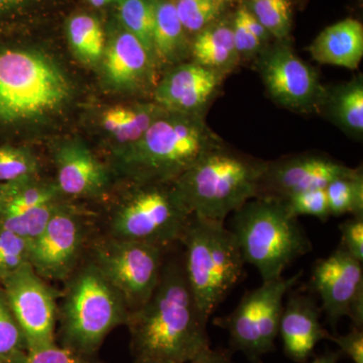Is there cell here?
Listing matches in <instances>:
<instances>
[{
  "label": "cell",
  "instance_id": "35",
  "mask_svg": "<svg viewBox=\"0 0 363 363\" xmlns=\"http://www.w3.org/2000/svg\"><path fill=\"white\" fill-rule=\"evenodd\" d=\"M285 203L289 211L297 218L301 215H310L320 220L327 221L331 217L325 188L297 193L286 199Z\"/></svg>",
  "mask_w": 363,
  "mask_h": 363
},
{
  "label": "cell",
  "instance_id": "24",
  "mask_svg": "<svg viewBox=\"0 0 363 363\" xmlns=\"http://www.w3.org/2000/svg\"><path fill=\"white\" fill-rule=\"evenodd\" d=\"M166 113L167 111L156 102L131 106L119 105L104 112L102 123L117 142L124 145L125 150L138 142L147 128Z\"/></svg>",
  "mask_w": 363,
  "mask_h": 363
},
{
  "label": "cell",
  "instance_id": "16",
  "mask_svg": "<svg viewBox=\"0 0 363 363\" xmlns=\"http://www.w3.org/2000/svg\"><path fill=\"white\" fill-rule=\"evenodd\" d=\"M224 78L193 61L178 64L157 83L155 101L171 113L203 114Z\"/></svg>",
  "mask_w": 363,
  "mask_h": 363
},
{
  "label": "cell",
  "instance_id": "42",
  "mask_svg": "<svg viewBox=\"0 0 363 363\" xmlns=\"http://www.w3.org/2000/svg\"><path fill=\"white\" fill-rule=\"evenodd\" d=\"M23 0H0V11L11 9L16 4H21Z\"/></svg>",
  "mask_w": 363,
  "mask_h": 363
},
{
  "label": "cell",
  "instance_id": "31",
  "mask_svg": "<svg viewBox=\"0 0 363 363\" xmlns=\"http://www.w3.org/2000/svg\"><path fill=\"white\" fill-rule=\"evenodd\" d=\"M58 201L35 208L16 216L0 218V229L11 231L28 242H32L44 230L52 215L61 207Z\"/></svg>",
  "mask_w": 363,
  "mask_h": 363
},
{
  "label": "cell",
  "instance_id": "33",
  "mask_svg": "<svg viewBox=\"0 0 363 363\" xmlns=\"http://www.w3.org/2000/svg\"><path fill=\"white\" fill-rule=\"evenodd\" d=\"M37 171V162L30 152L13 147H0V182L2 183L32 180Z\"/></svg>",
  "mask_w": 363,
  "mask_h": 363
},
{
  "label": "cell",
  "instance_id": "41",
  "mask_svg": "<svg viewBox=\"0 0 363 363\" xmlns=\"http://www.w3.org/2000/svg\"><path fill=\"white\" fill-rule=\"evenodd\" d=\"M341 357L339 351H326L323 354L320 355L315 358L312 362L310 363H337L339 358Z\"/></svg>",
  "mask_w": 363,
  "mask_h": 363
},
{
  "label": "cell",
  "instance_id": "13",
  "mask_svg": "<svg viewBox=\"0 0 363 363\" xmlns=\"http://www.w3.org/2000/svg\"><path fill=\"white\" fill-rule=\"evenodd\" d=\"M4 295L20 325L26 350L55 342L56 304L43 278L26 264L4 279Z\"/></svg>",
  "mask_w": 363,
  "mask_h": 363
},
{
  "label": "cell",
  "instance_id": "45",
  "mask_svg": "<svg viewBox=\"0 0 363 363\" xmlns=\"http://www.w3.org/2000/svg\"><path fill=\"white\" fill-rule=\"evenodd\" d=\"M4 185H0V203H1L2 196H4Z\"/></svg>",
  "mask_w": 363,
  "mask_h": 363
},
{
  "label": "cell",
  "instance_id": "29",
  "mask_svg": "<svg viewBox=\"0 0 363 363\" xmlns=\"http://www.w3.org/2000/svg\"><path fill=\"white\" fill-rule=\"evenodd\" d=\"M227 0H176L177 14L186 33L197 35L218 21Z\"/></svg>",
  "mask_w": 363,
  "mask_h": 363
},
{
  "label": "cell",
  "instance_id": "11",
  "mask_svg": "<svg viewBox=\"0 0 363 363\" xmlns=\"http://www.w3.org/2000/svg\"><path fill=\"white\" fill-rule=\"evenodd\" d=\"M255 59L262 83L277 104L301 113L319 111L326 88L286 40L267 45Z\"/></svg>",
  "mask_w": 363,
  "mask_h": 363
},
{
  "label": "cell",
  "instance_id": "15",
  "mask_svg": "<svg viewBox=\"0 0 363 363\" xmlns=\"http://www.w3.org/2000/svg\"><path fill=\"white\" fill-rule=\"evenodd\" d=\"M82 241L80 218L62 205L43 233L30 243V264L40 278L65 279L77 262Z\"/></svg>",
  "mask_w": 363,
  "mask_h": 363
},
{
  "label": "cell",
  "instance_id": "17",
  "mask_svg": "<svg viewBox=\"0 0 363 363\" xmlns=\"http://www.w3.org/2000/svg\"><path fill=\"white\" fill-rule=\"evenodd\" d=\"M322 310L311 294L293 292L284 306L279 334L286 357L305 363L312 357L318 343L328 340L329 333L320 322Z\"/></svg>",
  "mask_w": 363,
  "mask_h": 363
},
{
  "label": "cell",
  "instance_id": "32",
  "mask_svg": "<svg viewBox=\"0 0 363 363\" xmlns=\"http://www.w3.org/2000/svg\"><path fill=\"white\" fill-rule=\"evenodd\" d=\"M26 350L25 337L6 295L0 292V363H13Z\"/></svg>",
  "mask_w": 363,
  "mask_h": 363
},
{
  "label": "cell",
  "instance_id": "30",
  "mask_svg": "<svg viewBox=\"0 0 363 363\" xmlns=\"http://www.w3.org/2000/svg\"><path fill=\"white\" fill-rule=\"evenodd\" d=\"M247 9L271 37L286 40L292 26L290 0H252Z\"/></svg>",
  "mask_w": 363,
  "mask_h": 363
},
{
  "label": "cell",
  "instance_id": "5",
  "mask_svg": "<svg viewBox=\"0 0 363 363\" xmlns=\"http://www.w3.org/2000/svg\"><path fill=\"white\" fill-rule=\"evenodd\" d=\"M180 242L183 267L198 309L209 320L242 276L245 260L224 222L191 215Z\"/></svg>",
  "mask_w": 363,
  "mask_h": 363
},
{
  "label": "cell",
  "instance_id": "40",
  "mask_svg": "<svg viewBox=\"0 0 363 363\" xmlns=\"http://www.w3.org/2000/svg\"><path fill=\"white\" fill-rule=\"evenodd\" d=\"M190 363H234L231 358L230 351L221 350H205L199 357L195 358Z\"/></svg>",
  "mask_w": 363,
  "mask_h": 363
},
{
  "label": "cell",
  "instance_id": "27",
  "mask_svg": "<svg viewBox=\"0 0 363 363\" xmlns=\"http://www.w3.org/2000/svg\"><path fill=\"white\" fill-rule=\"evenodd\" d=\"M330 216H363V175L362 169L350 175L334 179L325 188Z\"/></svg>",
  "mask_w": 363,
  "mask_h": 363
},
{
  "label": "cell",
  "instance_id": "12",
  "mask_svg": "<svg viewBox=\"0 0 363 363\" xmlns=\"http://www.w3.org/2000/svg\"><path fill=\"white\" fill-rule=\"evenodd\" d=\"M310 288L321 300V310L332 330L348 317L351 327L363 328V269L344 248L339 247L313 266Z\"/></svg>",
  "mask_w": 363,
  "mask_h": 363
},
{
  "label": "cell",
  "instance_id": "23",
  "mask_svg": "<svg viewBox=\"0 0 363 363\" xmlns=\"http://www.w3.org/2000/svg\"><path fill=\"white\" fill-rule=\"evenodd\" d=\"M344 133L352 138L363 135V78L362 74L352 80L325 89L319 111Z\"/></svg>",
  "mask_w": 363,
  "mask_h": 363
},
{
  "label": "cell",
  "instance_id": "28",
  "mask_svg": "<svg viewBox=\"0 0 363 363\" xmlns=\"http://www.w3.org/2000/svg\"><path fill=\"white\" fill-rule=\"evenodd\" d=\"M119 16L124 30L135 35L143 47L152 55V33L155 25V7L152 0H117ZM155 61V60H154Z\"/></svg>",
  "mask_w": 363,
  "mask_h": 363
},
{
  "label": "cell",
  "instance_id": "39",
  "mask_svg": "<svg viewBox=\"0 0 363 363\" xmlns=\"http://www.w3.org/2000/svg\"><path fill=\"white\" fill-rule=\"evenodd\" d=\"M328 340L336 343L339 352L343 357L350 358L353 363H363V330L351 327L350 331L345 335L331 334Z\"/></svg>",
  "mask_w": 363,
  "mask_h": 363
},
{
  "label": "cell",
  "instance_id": "2",
  "mask_svg": "<svg viewBox=\"0 0 363 363\" xmlns=\"http://www.w3.org/2000/svg\"><path fill=\"white\" fill-rule=\"evenodd\" d=\"M223 140L203 114L167 112L138 142L123 150L121 161L140 183H174Z\"/></svg>",
  "mask_w": 363,
  "mask_h": 363
},
{
  "label": "cell",
  "instance_id": "9",
  "mask_svg": "<svg viewBox=\"0 0 363 363\" xmlns=\"http://www.w3.org/2000/svg\"><path fill=\"white\" fill-rule=\"evenodd\" d=\"M302 276L300 271L288 279L262 283L245 293L230 314L215 320L216 326L228 332L231 350L243 353L250 363H262V357L276 350L284 298Z\"/></svg>",
  "mask_w": 363,
  "mask_h": 363
},
{
  "label": "cell",
  "instance_id": "3",
  "mask_svg": "<svg viewBox=\"0 0 363 363\" xmlns=\"http://www.w3.org/2000/svg\"><path fill=\"white\" fill-rule=\"evenodd\" d=\"M267 162L222 145L201 157L173 183L190 215L224 222L257 196Z\"/></svg>",
  "mask_w": 363,
  "mask_h": 363
},
{
  "label": "cell",
  "instance_id": "34",
  "mask_svg": "<svg viewBox=\"0 0 363 363\" xmlns=\"http://www.w3.org/2000/svg\"><path fill=\"white\" fill-rule=\"evenodd\" d=\"M26 264H30V242L0 229V278L6 279Z\"/></svg>",
  "mask_w": 363,
  "mask_h": 363
},
{
  "label": "cell",
  "instance_id": "36",
  "mask_svg": "<svg viewBox=\"0 0 363 363\" xmlns=\"http://www.w3.org/2000/svg\"><path fill=\"white\" fill-rule=\"evenodd\" d=\"M13 363H96L90 357L56 343L26 350Z\"/></svg>",
  "mask_w": 363,
  "mask_h": 363
},
{
  "label": "cell",
  "instance_id": "19",
  "mask_svg": "<svg viewBox=\"0 0 363 363\" xmlns=\"http://www.w3.org/2000/svg\"><path fill=\"white\" fill-rule=\"evenodd\" d=\"M104 56L105 74L117 87L135 88L150 82L156 63L142 43L128 30L111 40Z\"/></svg>",
  "mask_w": 363,
  "mask_h": 363
},
{
  "label": "cell",
  "instance_id": "20",
  "mask_svg": "<svg viewBox=\"0 0 363 363\" xmlns=\"http://www.w3.org/2000/svg\"><path fill=\"white\" fill-rule=\"evenodd\" d=\"M309 52L318 63L355 70L363 57L362 23L350 18L327 26L310 45Z\"/></svg>",
  "mask_w": 363,
  "mask_h": 363
},
{
  "label": "cell",
  "instance_id": "18",
  "mask_svg": "<svg viewBox=\"0 0 363 363\" xmlns=\"http://www.w3.org/2000/svg\"><path fill=\"white\" fill-rule=\"evenodd\" d=\"M57 188L72 197H92L106 187V169L82 143L69 142L57 150Z\"/></svg>",
  "mask_w": 363,
  "mask_h": 363
},
{
  "label": "cell",
  "instance_id": "43",
  "mask_svg": "<svg viewBox=\"0 0 363 363\" xmlns=\"http://www.w3.org/2000/svg\"><path fill=\"white\" fill-rule=\"evenodd\" d=\"M90 4H92L95 7H101L106 6V4H111L112 0H87Z\"/></svg>",
  "mask_w": 363,
  "mask_h": 363
},
{
  "label": "cell",
  "instance_id": "44",
  "mask_svg": "<svg viewBox=\"0 0 363 363\" xmlns=\"http://www.w3.org/2000/svg\"><path fill=\"white\" fill-rule=\"evenodd\" d=\"M135 363H164V362H152V360H135Z\"/></svg>",
  "mask_w": 363,
  "mask_h": 363
},
{
  "label": "cell",
  "instance_id": "10",
  "mask_svg": "<svg viewBox=\"0 0 363 363\" xmlns=\"http://www.w3.org/2000/svg\"><path fill=\"white\" fill-rule=\"evenodd\" d=\"M166 250L152 243L111 238L97 247L93 264L123 298L130 314L156 290Z\"/></svg>",
  "mask_w": 363,
  "mask_h": 363
},
{
  "label": "cell",
  "instance_id": "14",
  "mask_svg": "<svg viewBox=\"0 0 363 363\" xmlns=\"http://www.w3.org/2000/svg\"><path fill=\"white\" fill-rule=\"evenodd\" d=\"M355 169L331 157L317 154L298 155L267 162L257 197L285 201L297 193L326 188L334 179L350 175Z\"/></svg>",
  "mask_w": 363,
  "mask_h": 363
},
{
  "label": "cell",
  "instance_id": "22",
  "mask_svg": "<svg viewBox=\"0 0 363 363\" xmlns=\"http://www.w3.org/2000/svg\"><path fill=\"white\" fill-rule=\"evenodd\" d=\"M155 25L152 55L155 63L161 65L181 64L191 57V42L177 14L175 4L169 0H152Z\"/></svg>",
  "mask_w": 363,
  "mask_h": 363
},
{
  "label": "cell",
  "instance_id": "1",
  "mask_svg": "<svg viewBox=\"0 0 363 363\" xmlns=\"http://www.w3.org/2000/svg\"><path fill=\"white\" fill-rule=\"evenodd\" d=\"M207 323L188 285L183 262L169 260L147 302L128 317L131 352L135 360L190 363L210 348Z\"/></svg>",
  "mask_w": 363,
  "mask_h": 363
},
{
  "label": "cell",
  "instance_id": "37",
  "mask_svg": "<svg viewBox=\"0 0 363 363\" xmlns=\"http://www.w3.org/2000/svg\"><path fill=\"white\" fill-rule=\"evenodd\" d=\"M231 25H233L234 43L241 61L257 58L259 52L264 51L267 47L250 30L245 21L242 7L235 13Z\"/></svg>",
  "mask_w": 363,
  "mask_h": 363
},
{
  "label": "cell",
  "instance_id": "7",
  "mask_svg": "<svg viewBox=\"0 0 363 363\" xmlns=\"http://www.w3.org/2000/svg\"><path fill=\"white\" fill-rule=\"evenodd\" d=\"M130 312L123 298L94 264L83 269L72 284L62 316L64 347L90 357Z\"/></svg>",
  "mask_w": 363,
  "mask_h": 363
},
{
  "label": "cell",
  "instance_id": "38",
  "mask_svg": "<svg viewBox=\"0 0 363 363\" xmlns=\"http://www.w3.org/2000/svg\"><path fill=\"white\" fill-rule=\"evenodd\" d=\"M340 247L358 262H363V216H352L340 223Z\"/></svg>",
  "mask_w": 363,
  "mask_h": 363
},
{
  "label": "cell",
  "instance_id": "21",
  "mask_svg": "<svg viewBox=\"0 0 363 363\" xmlns=\"http://www.w3.org/2000/svg\"><path fill=\"white\" fill-rule=\"evenodd\" d=\"M193 62L226 76L241 63L233 39V25L216 21L191 42Z\"/></svg>",
  "mask_w": 363,
  "mask_h": 363
},
{
  "label": "cell",
  "instance_id": "8",
  "mask_svg": "<svg viewBox=\"0 0 363 363\" xmlns=\"http://www.w3.org/2000/svg\"><path fill=\"white\" fill-rule=\"evenodd\" d=\"M112 217L111 238L168 248L180 242L190 213L173 183H140Z\"/></svg>",
  "mask_w": 363,
  "mask_h": 363
},
{
  "label": "cell",
  "instance_id": "26",
  "mask_svg": "<svg viewBox=\"0 0 363 363\" xmlns=\"http://www.w3.org/2000/svg\"><path fill=\"white\" fill-rule=\"evenodd\" d=\"M68 40L74 54L84 63H96L104 57L105 35L99 21L88 14L70 18L67 28Z\"/></svg>",
  "mask_w": 363,
  "mask_h": 363
},
{
  "label": "cell",
  "instance_id": "25",
  "mask_svg": "<svg viewBox=\"0 0 363 363\" xmlns=\"http://www.w3.org/2000/svg\"><path fill=\"white\" fill-rule=\"evenodd\" d=\"M58 194L57 186L33 183L32 180L6 184L0 203V218L16 216L56 202Z\"/></svg>",
  "mask_w": 363,
  "mask_h": 363
},
{
  "label": "cell",
  "instance_id": "6",
  "mask_svg": "<svg viewBox=\"0 0 363 363\" xmlns=\"http://www.w3.org/2000/svg\"><path fill=\"white\" fill-rule=\"evenodd\" d=\"M69 95L65 75L43 55L25 50L0 52V121L16 123L44 116Z\"/></svg>",
  "mask_w": 363,
  "mask_h": 363
},
{
  "label": "cell",
  "instance_id": "4",
  "mask_svg": "<svg viewBox=\"0 0 363 363\" xmlns=\"http://www.w3.org/2000/svg\"><path fill=\"white\" fill-rule=\"evenodd\" d=\"M230 230L262 283L281 278L286 267L312 252L311 240L283 200L252 198L234 212Z\"/></svg>",
  "mask_w": 363,
  "mask_h": 363
}]
</instances>
